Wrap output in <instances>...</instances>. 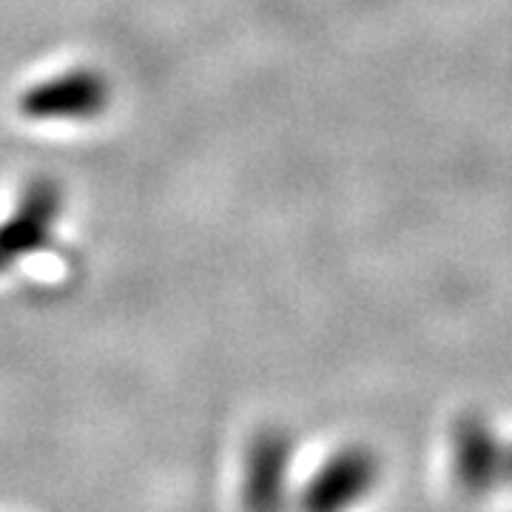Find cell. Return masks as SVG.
Instances as JSON below:
<instances>
[{"label": "cell", "instance_id": "3957f363", "mask_svg": "<svg viewBox=\"0 0 512 512\" xmlns=\"http://www.w3.org/2000/svg\"><path fill=\"white\" fill-rule=\"evenodd\" d=\"M63 214V191L52 177H35L20 191L15 208L0 220V274L43 251Z\"/></svg>", "mask_w": 512, "mask_h": 512}, {"label": "cell", "instance_id": "7a4b0ae2", "mask_svg": "<svg viewBox=\"0 0 512 512\" xmlns=\"http://www.w3.org/2000/svg\"><path fill=\"white\" fill-rule=\"evenodd\" d=\"M382 481V458L365 444L339 447L299 490V512H350Z\"/></svg>", "mask_w": 512, "mask_h": 512}, {"label": "cell", "instance_id": "277c9868", "mask_svg": "<svg viewBox=\"0 0 512 512\" xmlns=\"http://www.w3.org/2000/svg\"><path fill=\"white\" fill-rule=\"evenodd\" d=\"M111 100L109 80L94 69H69L20 97L23 117L37 123H83L100 117Z\"/></svg>", "mask_w": 512, "mask_h": 512}, {"label": "cell", "instance_id": "6da1fadb", "mask_svg": "<svg viewBox=\"0 0 512 512\" xmlns=\"http://www.w3.org/2000/svg\"><path fill=\"white\" fill-rule=\"evenodd\" d=\"M450 470L467 495L512 490V441L501 439L484 416L464 413L450 430Z\"/></svg>", "mask_w": 512, "mask_h": 512}, {"label": "cell", "instance_id": "5b68a950", "mask_svg": "<svg viewBox=\"0 0 512 512\" xmlns=\"http://www.w3.org/2000/svg\"><path fill=\"white\" fill-rule=\"evenodd\" d=\"M293 439L279 427H265L245 453L242 507L245 512H285L291 498Z\"/></svg>", "mask_w": 512, "mask_h": 512}]
</instances>
